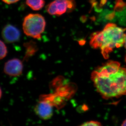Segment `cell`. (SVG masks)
I'll return each instance as SVG.
<instances>
[{"mask_svg": "<svg viewBox=\"0 0 126 126\" xmlns=\"http://www.w3.org/2000/svg\"><path fill=\"white\" fill-rule=\"evenodd\" d=\"M91 79L104 98H118L126 94V69L117 61H109L93 71Z\"/></svg>", "mask_w": 126, "mask_h": 126, "instance_id": "cell-1", "label": "cell"}, {"mask_svg": "<svg viewBox=\"0 0 126 126\" xmlns=\"http://www.w3.org/2000/svg\"><path fill=\"white\" fill-rule=\"evenodd\" d=\"M126 30L114 23H108L102 31L92 34L90 45L94 49H100L104 58L107 59L114 49L124 45Z\"/></svg>", "mask_w": 126, "mask_h": 126, "instance_id": "cell-2", "label": "cell"}, {"mask_svg": "<svg viewBox=\"0 0 126 126\" xmlns=\"http://www.w3.org/2000/svg\"><path fill=\"white\" fill-rule=\"evenodd\" d=\"M46 23L43 16L38 14H30L24 18L23 28L27 36L40 39L45 30Z\"/></svg>", "mask_w": 126, "mask_h": 126, "instance_id": "cell-3", "label": "cell"}, {"mask_svg": "<svg viewBox=\"0 0 126 126\" xmlns=\"http://www.w3.org/2000/svg\"><path fill=\"white\" fill-rule=\"evenodd\" d=\"M54 93L60 95L65 100H69L75 94L77 87L76 84L67 82L62 76L56 78L50 84Z\"/></svg>", "mask_w": 126, "mask_h": 126, "instance_id": "cell-4", "label": "cell"}, {"mask_svg": "<svg viewBox=\"0 0 126 126\" xmlns=\"http://www.w3.org/2000/svg\"><path fill=\"white\" fill-rule=\"evenodd\" d=\"M75 7V0H54L49 3L46 9L51 15L61 16L67 12H71Z\"/></svg>", "mask_w": 126, "mask_h": 126, "instance_id": "cell-5", "label": "cell"}, {"mask_svg": "<svg viewBox=\"0 0 126 126\" xmlns=\"http://www.w3.org/2000/svg\"><path fill=\"white\" fill-rule=\"evenodd\" d=\"M23 67L21 61L17 58H14L5 63L4 71L10 76H19L23 72Z\"/></svg>", "mask_w": 126, "mask_h": 126, "instance_id": "cell-6", "label": "cell"}, {"mask_svg": "<svg viewBox=\"0 0 126 126\" xmlns=\"http://www.w3.org/2000/svg\"><path fill=\"white\" fill-rule=\"evenodd\" d=\"M2 35L4 40L5 42L13 43L19 41L21 34L17 28L10 24H8L4 27Z\"/></svg>", "mask_w": 126, "mask_h": 126, "instance_id": "cell-7", "label": "cell"}, {"mask_svg": "<svg viewBox=\"0 0 126 126\" xmlns=\"http://www.w3.org/2000/svg\"><path fill=\"white\" fill-rule=\"evenodd\" d=\"M53 107L46 102L39 100L35 107L34 111L41 119L47 120L50 119L52 116Z\"/></svg>", "mask_w": 126, "mask_h": 126, "instance_id": "cell-8", "label": "cell"}, {"mask_svg": "<svg viewBox=\"0 0 126 126\" xmlns=\"http://www.w3.org/2000/svg\"><path fill=\"white\" fill-rule=\"evenodd\" d=\"M39 100L47 102L53 107L60 109L65 105L66 100L60 95L54 93L48 94H43L40 97Z\"/></svg>", "mask_w": 126, "mask_h": 126, "instance_id": "cell-9", "label": "cell"}, {"mask_svg": "<svg viewBox=\"0 0 126 126\" xmlns=\"http://www.w3.org/2000/svg\"><path fill=\"white\" fill-rule=\"evenodd\" d=\"M24 46L26 49L24 60L27 61L29 58L36 54L38 50V48L36 43L32 41L25 43L24 44Z\"/></svg>", "mask_w": 126, "mask_h": 126, "instance_id": "cell-10", "label": "cell"}, {"mask_svg": "<svg viewBox=\"0 0 126 126\" xmlns=\"http://www.w3.org/2000/svg\"><path fill=\"white\" fill-rule=\"evenodd\" d=\"M26 3L33 10L38 11L44 7L45 1L44 0H26Z\"/></svg>", "mask_w": 126, "mask_h": 126, "instance_id": "cell-11", "label": "cell"}, {"mask_svg": "<svg viewBox=\"0 0 126 126\" xmlns=\"http://www.w3.org/2000/svg\"><path fill=\"white\" fill-rule=\"evenodd\" d=\"M7 47L4 42L0 41V59L5 58L7 55Z\"/></svg>", "mask_w": 126, "mask_h": 126, "instance_id": "cell-12", "label": "cell"}, {"mask_svg": "<svg viewBox=\"0 0 126 126\" xmlns=\"http://www.w3.org/2000/svg\"><path fill=\"white\" fill-rule=\"evenodd\" d=\"M102 125L101 123L96 121H90L84 123L81 126H100Z\"/></svg>", "mask_w": 126, "mask_h": 126, "instance_id": "cell-13", "label": "cell"}, {"mask_svg": "<svg viewBox=\"0 0 126 126\" xmlns=\"http://www.w3.org/2000/svg\"><path fill=\"white\" fill-rule=\"evenodd\" d=\"M20 0H2L4 2L7 4H12L15 3L19 1Z\"/></svg>", "mask_w": 126, "mask_h": 126, "instance_id": "cell-14", "label": "cell"}, {"mask_svg": "<svg viewBox=\"0 0 126 126\" xmlns=\"http://www.w3.org/2000/svg\"><path fill=\"white\" fill-rule=\"evenodd\" d=\"M122 126H126V119L123 122Z\"/></svg>", "mask_w": 126, "mask_h": 126, "instance_id": "cell-15", "label": "cell"}, {"mask_svg": "<svg viewBox=\"0 0 126 126\" xmlns=\"http://www.w3.org/2000/svg\"><path fill=\"white\" fill-rule=\"evenodd\" d=\"M124 45H125V48L126 49V36H125V43H124Z\"/></svg>", "mask_w": 126, "mask_h": 126, "instance_id": "cell-16", "label": "cell"}, {"mask_svg": "<svg viewBox=\"0 0 126 126\" xmlns=\"http://www.w3.org/2000/svg\"></svg>", "mask_w": 126, "mask_h": 126, "instance_id": "cell-17", "label": "cell"}]
</instances>
